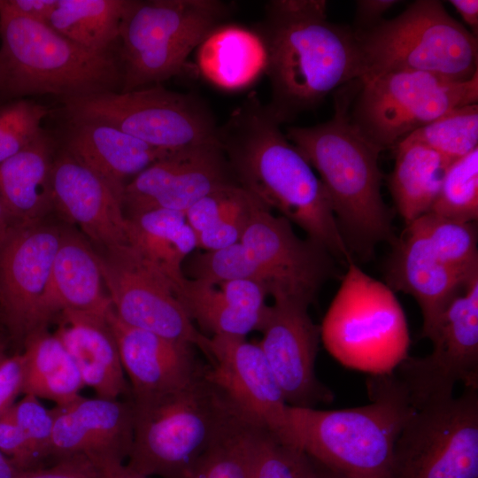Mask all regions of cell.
<instances>
[{
	"label": "cell",
	"instance_id": "cell-8",
	"mask_svg": "<svg viewBox=\"0 0 478 478\" xmlns=\"http://www.w3.org/2000/svg\"><path fill=\"white\" fill-rule=\"evenodd\" d=\"M387 285L412 296L428 338L451 299L478 275L475 222H459L428 212L391 244Z\"/></svg>",
	"mask_w": 478,
	"mask_h": 478
},
{
	"label": "cell",
	"instance_id": "cell-47",
	"mask_svg": "<svg viewBox=\"0 0 478 478\" xmlns=\"http://www.w3.org/2000/svg\"><path fill=\"white\" fill-rule=\"evenodd\" d=\"M93 464L97 478H148L121 461L106 459Z\"/></svg>",
	"mask_w": 478,
	"mask_h": 478
},
{
	"label": "cell",
	"instance_id": "cell-22",
	"mask_svg": "<svg viewBox=\"0 0 478 478\" xmlns=\"http://www.w3.org/2000/svg\"><path fill=\"white\" fill-rule=\"evenodd\" d=\"M50 457L73 455L92 463L128 457L134 436L132 402L80 396L66 406H55Z\"/></svg>",
	"mask_w": 478,
	"mask_h": 478
},
{
	"label": "cell",
	"instance_id": "cell-9",
	"mask_svg": "<svg viewBox=\"0 0 478 478\" xmlns=\"http://www.w3.org/2000/svg\"><path fill=\"white\" fill-rule=\"evenodd\" d=\"M230 12L220 0H128L118 42L120 92L179 74L189 54Z\"/></svg>",
	"mask_w": 478,
	"mask_h": 478
},
{
	"label": "cell",
	"instance_id": "cell-52",
	"mask_svg": "<svg viewBox=\"0 0 478 478\" xmlns=\"http://www.w3.org/2000/svg\"><path fill=\"white\" fill-rule=\"evenodd\" d=\"M7 356H5L4 352V348H3V345L0 342V364L3 362V360L6 358Z\"/></svg>",
	"mask_w": 478,
	"mask_h": 478
},
{
	"label": "cell",
	"instance_id": "cell-30",
	"mask_svg": "<svg viewBox=\"0 0 478 478\" xmlns=\"http://www.w3.org/2000/svg\"><path fill=\"white\" fill-rule=\"evenodd\" d=\"M393 150L395 162L388 180L389 189L406 226L429 212L453 161L423 144L406 140Z\"/></svg>",
	"mask_w": 478,
	"mask_h": 478
},
{
	"label": "cell",
	"instance_id": "cell-37",
	"mask_svg": "<svg viewBox=\"0 0 478 478\" xmlns=\"http://www.w3.org/2000/svg\"><path fill=\"white\" fill-rule=\"evenodd\" d=\"M320 465L303 449L256 428L252 439V478H318Z\"/></svg>",
	"mask_w": 478,
	"mask_h": 478
},
{
	"label": "cell",
	"instance_id": "cell-10",
	"mask_svg": "<svg viewBox=\"0 0 478 478\" xmlns=\"http://www.w3.org/2000/svg\"><path fill=\"white\" fill-rule=\"evenodd\" d=\"M320 339L339 361L374 374L392 372L408 356L410 344L394 290L354 262L347 266L324 317Z\"/></svg>",
	"mask_w": 478,
	"mask_h": 478
},
{
	"label": "cell",
	"instance_id": "cell-28",
	"mask_svg": "<svg viewBox=\"0 0 478 478\" xmlns=\"http://www.w3.org/2000/svg\"><path fill=\"white\" fill-rule=\"evenodd\" d=\"M197 62L211 83L225 90H239L266 73V54L254 30L224 23L197 48Z\"/></svg>",
	"mask_w": 478,
	"mask_h": 478
},
{
	"label": "cell",
	"instance_id": "cell-5",
	"mask_svg": "<svg viewBox=\"0 0 478 478\" xmlns=\"http://www.w3.org/2000/svg\"><path fill=\"white\" fill-rule=\"evenodd\" d=\"M0 96L62 99L121 89L118 50L97 52L0 4Z\"/></svg>",
	"mask_w": 478,
	"mask_h": 478
},
{
	"label": "cell",
	"instance_id": "cell-2",
	"mask_svg": "<svg viewBox=\"0 0 478 478\" xmlns=\"http://www.w3.org/2000/svg\"><path fill=\"white\" fill-rule=\"evenodd\" d=\"M254 31L266 54L272 91L266 107L281 124L358 81L354 31L328 19L324 0L268 1Z\"/></svg>",
	"mask_w": 478,
	"mask_h": 478
},
{
	"label": "cell",
	"instance_id": "cell-40",
	"mask_svg": "<svg viewBox=\"0 0 478 478\" xmlns=\"http://www.w3.org/2000/svg\"><path fill=\"white\" fill-rule=\"evenodd\" d=\"M13 416L20 428L37 464L50 457L51 438L56 409H47L35 396L25 394L12 405Z\"/></svg>",
	"mask_w": 478,
	"mask_h": 478
},
{
	"label": "cell",
	"instance_id": "cell-24",
	"mask_svg": "<svg viewBox=\"0 0 478 478\" xmlns=\"http://www.w3.org/2000/svg\"><path fill=\"white\" fill-rule=\"evenodd\" d=\"M66 117L58 145L102 178L122 201L125 187L133 178L172 152L154 148L103 121Z\"/></svg>",
	"mask_w": 478,
	"mask_h": 478
},
{
	"label": "cell",
	"instance_id": "cell-15",
	"mask_svg": "<svg viewBox=\"0 0 478 478\" xmlns=\"http://www.w3.org/2000/svg\"><path fill=\"white\" fill-rule=\"evenodd\" d=\"M115 315L125 324L198 347L210 359V337L181 305L174 284L128 244L97 253Z\"/></svg>",
	"mask_w": 478,
	"mask_h": 478
},
{
	"label": "cell",
	"instance_id": "cell-45",
	"mask_svg": "<svg viewBox=\"0 0 478 478\" xmlns=\"http://www.w3.org/2000/svg\"><path fill=\"white\" fill-rule=\"evenodd\" d=\"M58 0H0L4 8L28 18L47 24Z\"/></svg>",
	"mask_w": 478,
	"mask_h": 478
},
{
	"label": "cell",
	"instance_id": "cell-49",
	"mask_svg": "<svg viewBox=\"0 0 478 478\" xmlns=\"http://www.w3.org/2000/svg\"><path fill=\"white\" fill-rule=\"evenodd\" d=\"M19 222L11 214L0 200V243Z\"/></svg>",
	"mask_w": 478,
	"mask_h": 478
},
{
	"label": "cell",
	"instance_id": "cell-14",
	"mask_svg": "<svg viewBox=\"0 0 478 478\" xmlns=\"http://www.w3.org/2000/svg\"><path fill=\"white\" fill-rule=\"evenodd\" d=\"M428 339L430 354L407 356L393 372L415 409L452 397L457 383L478 388V275L451 299Z\"/></svg>",
	"mask_w": 478,
	"mask_h": 478
},
{
	"label": "cell",
	"instance_id": "cell-29",
	"mask_svg": "<svg viewBox=\"0 0 478 478\" xmlns=\"http://www.w3.org/2000/svg\"><path fill=\"white\" fill-rule=\"evenodd\" d=\"M127 220V244L176 286L185 276L184 260L197 248L185 212L154 209Z\"/></svg>",
	"mask_w": 478,
	"mask_h": 478
},
{
	"label": "cell",
	"instance_id": "cell-11",
	"mask_svg": "<svg viewBox=\"0 0 478 478\" xmlns=\"http://www.w3.org/2000/svg\"><path fill=\"white\" fill-rule=\"evenodd\" d=\"M67 116L95 119L157 149L173 151L217 142L218 124L200 97L155 84L62 99Z\"/></svg>",
	"mask_w": 478,
	"mask_h": 478
},
{
	"label": "cell",
	"instance_id": "cell-12",
	"mask_svg": "<svg viewBox=\"0 0 478 478\" xmlns=\"http://www.w3.org/2000/svg\"><path fill=\"white\" fill-rule=\"evenodd\" d=\"M351 118L382 151L445 113L478 101V73L452 81L415 71L389 72L358 81Z\"/></svg>",
	"mask_w": 478,
	"mask_h": 478
},
{
	"label": "cell",
	"instance_id": "cell-33",
	"mask_svg": "<svg viewBox=\"0 0 478 478\" xmlns=\"http://www.w3.org/2000/svg\"><path fill=\"white\" fill-rule=\"evenodd\" d=\"M175 292L189 319L212 335L245 337L254 330L260 331L268 312L262 315L239 310L226 300L218 286L187 275L175 286Z\"/></svg>",
	"mask_w": 478,
	"mask_h": 478
},
{
	"label": "cell",
	"instance_id": "cell-38",
	"mask_svg": "<svg viewBox=\"0 0 478 478\" xmlns=\"http://www.w3.org/2000/svg\"><path fill=\"white\" fill-rule=\"evenodd\" d=\"M47 107L29 99H17L0 105V164L12 157L43 131Z\"/></svg>",
	"mask_w": 478,
	"mask_h": 478
},
{
	"label": "cell",
	"instance_id": "cell-27",
	"mask_svg": "<svg viewBox=\"0 0 478 478\" xmlns=\"http://www.w3.org/2000/svg\"><path fill=\"white\" fill-rule=\"evenodd\" d=\"M57 146L44 130L0 164V200L19 223L37 222L52 209L50 172Z\"/></svg>",
	"mask_w": 478,
	"mask_h": 478
},
{
	"label": "cell",
	"instance_id": "cell-16",
	"mask_svg": "<svg viewBox=\"0 0 478 478\" xmlns=\"http://www.w3.org/2000/svg\"><path fill=\"white\" fill-rule=\"evenodd\" d=\"M240 243L249 255L251 279L274 299L291 297L311 304L332 274V256L299 238L288 220L261 203L251 212Z\"/></svg>",
	"mask_w": 478,
	"mask_h": 478
},
{
	"label": "cell",
	"instance_id": "cell-31",
	"mask_svg": "<svg viewBox=\"0 0 478 478\" xmlns=\"http://www.w3.org/2000/svg\"><path fill=\"white\" fill-rule=\"evenodd\" d=\"M22 394L66 406L77 399L85 386L81 374L55 334L38 328L25 338Z\"/></svg>",
	"mask_w": 478,
	"mask_h": 478
},
{
	"label": "cell",
	"instance_id": "cell-7",
	"mask_svg": "<svg viewBox=\"0 0 478 478\" xmlns=\"http://www.w3.org/2000/svg\"><path fill=\"white\" fill-rule=\"evenodd\" d=\"M353 29V28H352ZM356 37L358 81L396 71L467 81L478 73V42L436 0H418Z\"/></svg>",
	"mask_w": 478,
	"mask_h": 478
},
{
	"label": "cell",
	"instance_id": "cell-18",
	"mask_svg": "<svg viewBox=\"0 0 478 478\" xmlns=\"http://www.w3.org/2000/svg\"><path fill=\"white\" fill-rule=\"evenodd\" d=\"M310 305L297 297L274 298L260 330L258 344L287 404L293 407L313 408L333 398L315 375L320 326L311 319Z\"/></svg>",
	"mask_w": 478,
	"mask_h": 478
},
{
	"label": "cell",
	"instance_id": "cell-3",
	"mask_svg": "<svg viewBox=\"0 0 478 478\" xmlns=\"http://www.w3.org/2000/svg\"><path fill=\"white\" fill-rule=\"evenodd\" d=\"M350 96L336 100L328 120L285 134L319 173L350 251L369 256L379 243L392 244L397 237L381 193L382 150L352 121Z\"/></svg>",
	"mask_w": 478,
	"mask_h": 478
},
{
	"label": "cell",
	"instance_id": "cell-34",
	"mask_svg": "<svg viewBox=\"0 0 478 478\" xmlns=\"http://www.w3.org/2000/svg\"><path fill=\"white\" fill-rule=\"evenodd\" d=\"M403 140L423 144L451 161L460 158L478 149V104L456 108Z\"/></svg>",
	"mask_w": 478,
	"mask_h": 478
},
{
	"label": "cell",
	"instance_id": "cell-17",
	"mask_svg": "<svg viewBox=\"0 0 478 478\" xmlns=\"http://www.w3.org/2000/svg\"><path fill=\"white\" fill-rule=\"evenodd\" d=\"M211 366L205 377L219 388L251 425L299 447L281 389L258 343L245 337L210 338ZM300 448V447H299Z\"/></svg>",
	"mask_w": 478,
	"mask_h": 478
},
{
	"label": "cell",
	"instance_id": "cell-21",
	"mask_svg": "<svg viewBox=\"0 0 478 478\" xmlns=\"http://www.w3.org/2000/svg\"><path fill=\"white\" fill-rule=\"evenodd\" d=\"M52 208L77 224L104 250L127 244L122 199L58 143L50 172Z\"/></svg>",
	"mask_w": 478,
	"mask_h": 478
},
{
	"label": "cell",
	"instance_id": "cell-35",
	"mask_svg": "<svg viewBox=\"0 0 478 478\" xmlns=\"http://www.w3.org/2000/svg\"><path fill=\"white\" fill-rule=\"evenodd\" d=\"M429 212L459 221L478 218V149L451 162Z\"/></svg>",
	"mask_w": 478,
	"mask_h": 478
},
{
	"label": "cell",
	"instance_id": "cell-20",
	"mask_svg": "<svg viewBox=\"0 0 478 478\" xmlns=\"http://www.w3.org/2000/svg\"><path fill=\"white\" fill-rule=\"evenodd\" d=\"M63 231L33 223L16 225L0 243V312L12 333L37 328V312Z\"/></svg>",
	"mask_w": 478,
	"mask_h": 478
},
{
	"label": "cell",
	"instance_id": "cell-1",
	"mask_svg": "<svg viewBox=\"0 0 478 478\" xmlns=\"http://www.w3.org/2000/svg\"><path fill=\"white\" fill-rule=\"evenodd\" d=\"M281 126L252 93L218 127L217 142L242 188L348 266L351 253L328 194Z\"/></svg>",
	"mask_w": 478,
	"mask_h": 478
},
{
	"label": "cell",
	"instance_id": "cell-46",
	"mask_svg": "<svg viewBox=\"0 0 478 478\" xmlns=\"http://www.w3.org/2000/svg\"><path fill=\"white\" fill-rule=\"evenodd\" d=\"M398 1L396 0H358L356 1L355 28H367L382 19V15Z\"/></svg>",
	"mask_w": 478,
	"mask_h": 478
},
{
	"label": "cell",
	"instance_id": "cell-4",
	"mask_svg": "<svg viewBox=\"0 0 478 478\" xmlns=\"http://www.w3.org/2000/svg\"><path fill=\"white\" fill-rule=\"evenodd\" d=\"M367 389L370 403L359 407L290 406L298 446L345 478H389L395 443L416 410L393 371L374 374Z\"/></svg>",
	"mask_w": 478,
	"mask_h": 478
},
{
	"label": "cell",
	"instance_id": "cell-6",
	"mask_svg": "<svg viewBox=\"0 0 478 478\" xmlns=\"http://www.w3.org/2000/svg\"><path fill=\"white\" fill-rule=\"evenodd\" d=\"M204 371L177 391L131 401L134 436L127 466L147 477L183 478L207 450L247 422Z\"/></svg>",
	"mask_w": 478,
	"mask_h": 478
},
{
	"label": "cell",
	"instance_id": "cell-19",
	"mask_svg": "<svg viewBox=\"0 0 478 478\" xmlns=\"http://www.w3.org/2000/svg\"><path fill=\"white\" fill-rule=\"evenodd\" d=\"M238 184L218 143L172 151L125 187L128 215L154 209L186 211L207 194ZM239 185V184H238Z\"/></svg>",
	"mask_w": 478,
	"mask_h": 478
},
{
	"label": "cell",
	"instance_id": "cell-51",
	"mask_svg": "<svg viewBox=\"0 0 478 478\" xmlns=\"http://www.w3.org/2000/svg\"><path fill=\"white\" fill-rule=\"evenodd\" d=\"M320 465V471L318 478H345L344 476L341 475L340 474L334 472L323 466Z\"/></svg>",
	"mask_w": 478,
	"mask_h": 478
},
{
	"label": "cell",
	"instance_id": "cell-26",
	"mask_svg": "<svg viewBox=\"0 0 478 478\" xmlns=\"http://www.w3.org/2000/svg\"><path fill=\"white\" fill-rule=\"evenodd\" d=\"M108 313L63 311L54 334L73 359L84 385L98 397L119 399L130 394V388Z\"/></svg>",
	"mask_w": 478,
	"mask_h": 478
},
{
	"label": "cell",
	"instance_id": "cell-48",
	"mask_svg": "<svg viewBox=\"0 0 478 478\" xmlns=\"http://www.w3.org/2000/svg\"><path fill=\"white\" fill-rule=\"evenodd\" d=\"M451 4L455 7L463 20L469 26L472 34L477 37L478 31V1L477 0H451Z\"/></svg>",
	"mask_w": 478,
	"mask_h": 478
},
{
	"label": "cell",
	"instance_id": "cell-23",
	"mask_svg": "<svg viewBox=\"0 0 478 478\" xmlns=\"http://www.w3.org/2000/svg\"><path fill=\"white\" fill-rule=\"evenodd\" d=\"M121 364L129 379L132 402L154 399L177 391L203 374L192 345L128 326L108 313Z\"/></svg>",
	"mask_w": 478,
	"mask_h": 478
},
{
	"label": "cell",
	"instance_id": "cell-25",
	"mask_svg": "<svg viewBox=\"0 0 478 478\" xmlns=\"http://www.w3.org/2000/svg\"><path fill=\"white\" fill-rule=\"evenodd\" d=\"M97 252L79 235L63 231L37 312V328L54 314L78 311L106 315L112 310Z\"/></svg>",
	"mask_w": 478,
	"mask_h": 478
},
{
	"label": "cell",
	"instance_id": "cell-39",
	"mask_svg": "<svg viewBox=\"0 0 478 478\" xmlns=\"http://www.w3.org/2000/svg\"><path fill=\"white\" fill-rule=\"evenodd\" d=\"M258 199L238 184L220 188L195 203L185 212L195 235L252 206Z\"/></svg>",
	"mask_w": 478,
	"mask_h": 478
},
{
	"label": "cell",
	"instance_id": "cell-32",
	"mask_svg": "<svg viewBox=\"0 0 478 478\" xmlns=\"http://www.w3.org/2000/svg\"><path fill=\"white\" fill-rule=\"evenodd\" d=\"M127 3L128 0H58L47 25L88 50H116Z\"/></svg>",
	"mask_w": 478,
	"mask_h": 478
},
{
	"label": "cell",
	"instance_id": "cell-44",
	"mask_svg": "<svg viewBox=\"0 0 478 478\" xmlns=\"http://www.w3.org/2000/svg\"><path fill=\"white\" fill-rule=\"evenodd\" d=\"M24 358L22 353L6 357L0 364V414L10 408L22 393Z\"/></svg>",
	"mask_w": 478,
	"mask_h": 478
},
{
	"label": "cell",
	"instance_id": "cell-43",
	"mask_svg": "<svg viewBox=\"0 0 478 478\" xmlns=\"http://www.w3.org/2000/svg\"><path fill=\"white\" fill-rule=\"evenodd\" d=\"M18 478H97L94 464L86 457L73 455L56 459L50 467L20 472Z\"/></svg>",
	"mask_w": 478,
	"mask_h": 478
},
{
	"label": "cell",
	"instance_id": "cell-41",
	"mask_svg": "<svg viewBox=\"0 0 478 478\" xmlns=\"http://www.w3.org/2000/svg\"><path fill=\"white\" fill-rule=\"evenodd\" d=\"M0 452L20 472L40 467L13 416L12 406L0 414Z\"/></svg>",
	"mask_w": 478,
	"mask_h": 478
},
{
	"label": "cell",
	"instance_id": "cell-42",
	"mask_svg": "<svg viewBox=\"0 0 478 478\" xmlns=\"http://www.w3.org/2000/svg\"><path fill=\"white\" fill-rule=\"evenodd\" d=\"M216 286L226 300L239 310L262 315L268 312L269 305L266 304V297L268 295L265 288L257 281L235 279Z\"/></svg>",
	"mask_w": 478,
	"mask_h": 478
},
{
	"label": "cell",
	"instance_id": "cell-13",
	"mask_svg": "<svg viewBox=\"0 0 478 478\" xmlns=\"http://www.w3.org/2000/svg\"><path fill=\"white\" fill-rule=\"evenodd\" d=\"M389 478H478V388L415 410L395 443Z\"/></svg>",
	"mask_w": 478,
	"mask_h": 478
},
{
	"label": "cell",
	"instance_id": "cell-50",
	"mask_svg": "<svg viewBox=\"0 0 478 478\" xmlns=\"http://www.w3.org/2000/svg\"><path fill=\"white\" fill-rule=\"evenodd\" d=\"M20 471L2 452H0V478H18Z\"/></svg>",
	"mask_w": 478,
	"mask_h": 478
},
{
	"label": "cell",
	"instance_id": "cell-36",
	"mask_svg": "<svg viewBox=\"0 0 478 478\" xmlns=\"http://www.w3.org/2000/svg\"><path fill=\"white\" fill-rule=\"evenodd\" d=\"M256 427L243 422L207 450L183 478H252Z\"/></svg>",
	"mask_w": 478,
	"mask_h": 478
}]
</instances>
